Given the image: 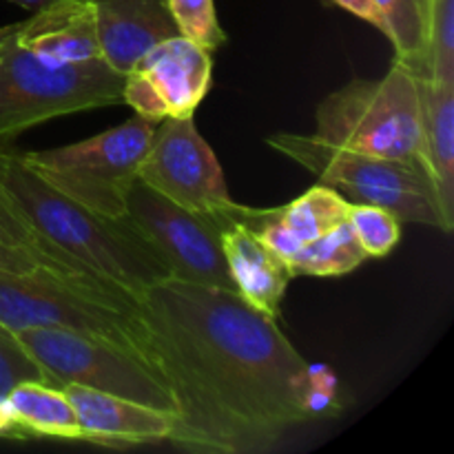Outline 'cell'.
Listing matches in <instances>:
<instances>
[{
	"mask_svg": "<svg viewBox=\"0 0 454 454\" xmlns=\"http://www.w3.org/2000/svg\"><path fill=\"white\" fill-rule=\"evenodd\" d=\"M145 350L176 406L168 443L257 454L328 406L310 364L239 293L164 279L136 297Z\"/></svg>",
	"mask_w": 454,
	"mask_h": 454,
	"instance_id": "obj_1",
	"label": "cell"
},
{
	"mask_svg": "<svg viewBox=\"0 0 454 454\" xmlns=\"http://www.w3.org/2000/svg\"><path fill=\"white\" fill-rule=\"evenodd\" d=\"M0 186L40 238L133 300L171 278L167 262L131 217L102 215L74 202L35 176L20 153L0 149Z\"/></svg>",
	"mask_w": 454,
	"mask_h": 454,
	"instance_id": "obj_2",
	"label": "cell"
},
{
	"mask_svg": "<svg viewBox=\"0 0 454 454\" xmlns=\"http://www.w3.org/2000/svg\"><path fill=\"white\" fill-rule=\"evenodd\" d=\"M0 324L12 333L25 328L74 331L109 341L149 364L136 300L87 275L49 266L22 273L0 269Z\"/></svg>",
	"mask_w": 454,
	"mask_h": 454,
	"instance_id": "obj_3",
	"label": "cell"
},
{
	"mask_svg": "<svg viewBox=\"0 0 454 454\" xmlns=\"http://www.w3.org/2000/svg\"><path fill=\"white\" fill-rule=\"evenodd\" d=\"M266 145L309 168L350 204H375L399 222L426 224L450 233L454 224L443 213L428 168L419 158L393 160L359 153L319 140L317 136L273 133Z\"/></svg>",
	"mask_w": 454,
	"mask_h": 454,
	"instance_id": "obj_4",
	"label": "cell"
},
{
	"mask_svg": "<svg viewBox=\"0 0 454 454\" xmlns=\"http://www.w3.org/2000/svg\"><path fill=\"white\" fill-rule=\"evenodd\" d=\"M124 74L102 58L47 62L9 43L0 53V145L60 115L122 102Z\"/></svg>",
	"mask_w": 454,
	"mask_h": 454,
	"instance_id": "obj_5",
	"label": "cell"
},
{
	"mask_svg": "<svg viewBox=\"0 0 454 454\" xmlns=\"http://www.w3.org/2000/svg\"><path fill=\"white\" fill-rule=\"evenodd\" d=\"M315 136L380 158H419V78L399 62L377 80H350L319 102Z\"/></svg>",
	"mask_w": 454,
	"mask_h": 454,
	"instance_id": "obj_6",
	"label": "cell"
},
{
	"mask_svg": "<svg viewBox=\"0 0 454 454\" xmlns=\"http://www.w3.org/2000/svg\"><path fill=\"white\" fill-rule=\"evenodd\" d=\"M158 122L133 115L89 140L49 151L20 153L22 162L74 202L109 217L127 215V198L137 180Z\"/></svg>",
	"mask_w": 454,
	"mask_h": 454,
	"instance_id": "obj_7",
	"label": "cell"
},
{
	"mask_svg": "<svg viewBox=\"0 0 454 454\" xmlns=\"http://www.w3.org/2000/svg\"><path fill=\"white\" fill-rule=\"evenodd\" d=\"M16 337L56 388L78 384L176 412L173 397L160 372L137 355L105 340L62 328H25L18 331Z\"/></svg>",
	"mask_w": 454,
	"mask_h": 454,
	"instance_id": "obj_8",
	"label": "cell"
},
{
	"mask_svg": "<svg viewBox=\"0 0 454 454\" xmlns=\"http://www.w3.org/2000/svg\"><path fill=\"white\" fill-rule=\"evenodd\" d=\"M229 211H189L140 180L127 198V215L167 262L173 279L235 291L220 242Z\"/></svg>",
	"mask_w": 454,
	"mask_h": 454,
	"instance_id": "obj_9",
	"label": "cell"
},
{
	"mask_svg": "<svg viewBox=\"0 0 454 454\" xmlns=\"http://www.w3.org/2000/svg\"><path fill=\"white\" fill-rule=\"evenodd\" d=\"M137 180L189 211L213 213L235 204L224 171L200 136L193 115L160 120L137 168Z\"/></svg>",
	"mask_w": 454,
	"mask_h": 454,
	"instance_id": "obj_10",
	"label": "cell"
},
{
	"mask_svg": "<svg viewBox=\"0 0 454 454\" xmlns=\"http://www.w3.org/2000/svg\"><path fill=\"white\" fill-rule=\"evenodd\" d=\"M211 51L184 35H173L124 74L122 102L153 122L191 118L211 89Z\"/></svg>",
	"mask_w": 454,
	"mask_h": 454,
	"instance_id": "obj_11",
	"label": "cell"
},
{
	"mask_svg": "<svg viewBox=\"0 0 454 454\" xmlns=\"http://www.w3.org/2000/svg\"><path fill=\"white\" fill-rule=\"evenodd\" d=\"M82 428V442L102 446H146L168 442L176 412L145 406L78 384L62 386Z\"/></svg>",
	"mask_w": 454,
	"mask_h": 454,
	"instance_id": "obj_12",
	"label": "cell"
},
{
	"mask_svg": "<svg viewBox=\"0 0 454 454\" xmlns=\"http://www.w3.org/2000/svg\"><path fill=\"white\" fill-rule=\"evenodd\" d=\"M102 60L127 74L149 49L180 35L167 0H91Z\"/></svg>",
	"mask_w": 454,
	"mask_h": 454,
	"instance_id": "obj_13",
	"label": "cell"
},
{
	"mask_svg": "<svg viewBox=\"0 0 454 454\" xmlns=\"http://www.w3.org/2000/svg\"><path fill=\"white\" fill-rule=\"evenodd\" d=\"M222 251L229 264L235 291L266 317H279L284 293L293 279L286 262L278 255L247 222L238 220L235 204L222 229Z\"/></svg>",
	"mask_w": 454,
	"mask_h": 454,
	"instance_id": "obj_14",
	"label": "cell"
},
{
	"mask_svg": "<svg viewBox=\"0 0 454 454\" xmlns=\"http://www.w3.org/2000/svg\"><path fill=\"white\" fill-rule=\"evenodd\" d=\"M13 43L47 62L102 58L91 0H56L18 25Z\"/></svg>",
	"mask_w": 454,
	"mask_h": 454,
	"instance_id": "obj_15",
	"label": "cell"
},
{
	"mask_svg": "<svg viewBox=\"0 0 454 454\" xmlns=\"http://www.w3.org/2000/svg\"><path fill=\"white\" fill-rule=\"evenodd\" d=\"M0 437L82 442V428L65 390L27 380L0 399Z\"/></svg>",
	"mask_w": 454,
	"mask_h": 454,
	"instance_id": "obj_16",
	"label": "cell"
},
{
	"mask_svg": "<svg viewBox=\"0 0 454 454\" xmlns=\"http://www.w3.org/2000/svg\"><path fill=\"white\" fill-rule=\"evenodd\" d=\"M421 146L443 213L454 224V84L419 78Z\"/></svg>",
	"mask_w": 454,
	"mask_h": 454,
	"instance_id": "obj_17",
	"label": "cell"
},
{
	"mask_svg": "<svg viewBox=\"0 0 454 454\" xmlns=\"http://www.w3.org/2000/svg\"><path fill=\"white\" fill-rule=\"evenodd\" d=\"M430 4L433 0H375L384 22L381 34L395 47V62L411 69L417 78H426Z\"/></svg>",
	"mask_w": 454,
	"mask_h": 454,
	"instance_id": "obj_18",
	"label": "cell"
},
{
	"mask_svg": "<svg viewBox=\"0 0 454 454\" xmlns=\"http://www.w3.org/2000/svg\"><path fill=\"white\" fill-rule=\"evenodd\" d=\"M364 260H368L366 251L346 220L315 242L301 247L288 260V269L293 278H337L355 270Z\"/></svg>",
	"mask_w": 454,
	"mask_h": 454,
	"instance_id": "obj_19",
	"label": "cell"
},
{
	"mask_svg": "<svg viewBox=\"0 0 454 454\" xmlns=\"http://www.w3.org/2000/svg\"><path fill=\"white\" fill-rule=\"evenodd\" d=\"M0 242L9 244V247L22 248V251L31 253L38 260H43L44 264L51 266V269L62 270V273H75V275H87V278L100 279L96 275H91L89 270H84L82 266L75 264L74 260L65 255V253L58 251L56 247L47 242L44 238H40L34 231V226L27 222V217L18 211L16 204L12 202V198L7 195V191L0 186ZM105 282V279H100ZM109 284V282H106ZM114 286V284H111Z\"/></svg>",
	"mask_w": 454,
	"mask_h": 454,
	"instance_id": "obj_20",
	"label": "cell"
},
{
	"mask_svg": "<svg viewBox=\"0 0 454 454\" xmlns=\"http://www.w3.org/2000/svg\"><path fill=\"white\" fill-rule=\"evenodd\" d=\"M426 78L454 84V0H433L430 4Z\"/></svg>",
	"mask_w": 454,
	"mask_h": 454,
	"instance_id": "obj_21",
	"label": "cell"
},
{
	"mask_svg": "<svg viewBox=\"0 0 454 454\" xmlns=\"http://www.w3.org/2000/svg\"><path fill=\"white\" fill-rule=\"evenodd\" d=\"M348 222L368 257H386L402 238V222L375 204H348Z\"/></svg>",
	"mask_w": 454,
	"mask_h": 454,
	"instance_id": "obj_22",
	"label": "cell"
},
{
	"mask_svg": "<svg viewBox=\"0 0 454 454\" xmlns=\"http://www.w3.org/2000/svg\"><path fill=\"white\" fill-rule=\"evenodd\" d=\"M180 35L193 40L207 51H215L226 43L224 29L217 22L213 0H167Z\"/></svg>",
	"mask_w": 454,
	"mask_h": 454,
	"instance_id": "obj_23",
	"label": "cell"
},
{
	"mask_svg": "<svg viewBox=\"0 0 454 454\" xmlns=\"http://www.w3.org/2000/svg\"><path fill=\"white\" fill-rule=\"evenodd\" d=\"M43 381L51 386L47 372L38 366L34 357L18 341L16 333L0 324V399L20 381Z\"/></svg>",
	"mask_w": 454,
	"mask_h": 454,
	"instance_id": "obj_24",
	"label": "cell"
},
{
	"mask_svg": "<svg viewBox=\"0 0 454 454\" xmlns=\"http://www.w3.org/2000/svg\"><path fill=\"white\" fill-rule=\"evenodd\" d=\"M35 266H47L43 260H38L31 253L22 251V248L9 247V244L0 242V269L4 270H16V273H22V270H31ZM51 269V266H49Z\"/></svg>",
	"mask_w": 454,
	"mask_h": 454,
	"instance_id": "obj_25",
	"label": "cell"
},
{
	"mask_svg": "<svg viewBox=\"0 0 454 454\" xmlns=\"http://www.w3.org/2000/svg\"><path fill=\"white\" fill-rule=\"evenodd\" d=\"M333 4H337V7L346 9V12L355 13L357 18H362V20L371 22L375 29H384V22H381V16L380 12H377L375 7V0H331Z\"/></svg>",
	"mask_w": 454,
	"mask_h": 454,
	"instance_id": "obj_26",
	"label": "cell"
},
{
	"mask_svg": "<svg viewBox=\"0 0 454 454\" xmlns=\"http://www.w3.org/2000/svg\"><path fill=\"white\" fill-rule=\"evenodd\" d=\"M18 25H20V22H13V25L0 27V53H3L4 47H7V44L13 40V35H16V31H18Z\"/></svg>",
	"mask_w": 454,
	"mask_h": 454,
	"instance_id": "obj_27",
	"label": "cell"
},
{
	"mask_svg": "<svg viewBox=\"0 0 454 454\" xmlns=\"http://www.w3.org/2000/svg\"><path fill=\"white\" fill-rule=\"evenodd\" d=\"M12 3L20 4V7L29 9V12H38V9L47 7L49 3H56V0H12Z\"/></svg>",
	"mask_w": 454,
	"mask_h": 454,
	"instance_id": "obj_28",
	"label": "cell"
}]
</instances>
